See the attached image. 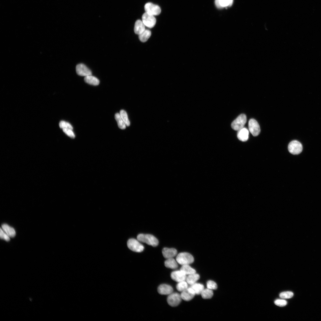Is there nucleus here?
I'll list each match as a JSON object with an SVG mask.
<instances>
[{
    "mask_svg": "<svg viewBox=\"0 0 321 321\" xmlns=\"http://www.w3.org/2000/svg\"><path fill=\"white\" fill-rule=\"evenodd\" d=\"M145 25L142 21L140 20L135 22L134 27V32L136 34L139 35L145 30Z\"/></svg>",
    "mask_w": 321,
    "mask_h": 321,
    "instance_id": "nucleus-16",
    "label": "nucleus"
},
{
    "mask_svg": "<svg viewBox=\"0 0 321 321\" xmlns=\"http://www.w3.org/2000/svg\"><path fill=\"white\" fill-rule=\"evenodd\" d=\"M182 298L180 294L177 292H172L168 295L167 299L168 304L172 307L178 305L181 302Z\"/></svg>",
    "mask_w": 321,
    "mask_h": 321,
    "instance_id": "nucleus-6",
    "label": "nucleus"
},
{
    "mask_svg": "<svg viewBox=\"0 0 321 321\" xmlns=\"http://www.w3.org/2000/svg\"><path fill=\"white\" fill-rule=\"evenodd\" d=\"M128 247L130 250L137 252H140L143 251L144 247L137 239H129L127 243Z\"/></svg>",
    "mask_w": 321,
    "mask_h": 321,
    "instance_id": "nucleus-4",
    "label": "nucleus"
},
{
    "mask_svg": "<svg viewBox=\"0 0 321 321\" xmlns=\"http://www.w3.org/2000/svg\"><path fill=\"white\" fill-rule=\"evenodd\" d=\"M215 3L217 7L219 8H222L219 4V0H215Z\"/></svg>",
    "mask_w": 321,
    "mask_h": 321,
    "instance_id": "nucleus-35",
    "label": "nucleus"
},
{
    "mask_svg": "<svg viewBox=\"0 0 321 321\" xmlns=\"http://www.w3.org/2000/svg\"><path fill=\"white\" fill-rule=\"evenodd\" d=\"M202 298L204 299H210L213 297V293L212 290L208 288L204 289L201 294Z\"/></svg>",
    "mask_w": 321,
    "mask_h": 321,
    "instance_id": "nucleus-25",
    "label": "nucleus"
},
{
    "mask_svg": "<svg viewBox=\"0 0 321 321\" xmlns=\"http://www.w3.org/2000/svg\"><path fill=\"white\" fill-rule=\"evenodd\" d=\"M199 278V275L196 273L188 275L185 281L188 284L191 285L196 283Z\"/></svg>",
    "mask_w": 321,
    "mask_h": 321,
    "instance_id": "nucleus-18",
    "label": "nucleus"
},
{
    "mask_svg": "<svg viewBox=\"0 0 321 321\" xmlns=\"http://www.w3.org/2000/svg\"><path fill=\"white\" fill-rule=\"evenodd\" d=\"M191 285L190 287L193 290L195 294H201L204 289V285L200 283H196Z\"/></svg>",
    "mask_w": 321,
    "mask_h": 321,
    "instance_id": "nucleus-21",
    "label": "nucleus"
},
{
    "mask_svg": "<svg viewBox=\"0 0 321 321\" xmlns=\"http://www.w3.org/2000/svg\"><path fill=\"white\" fill-rule=\"evenodd\" d=\"M274 303L277 306L283 307L285 306L287 304V301L283 299H277L274 301Z\"/></svg>",
    "mask_w": 321,
    "mask_h": 321,
    "instance_id": "nucleus-34",
    "label": "nucleus"
},
{
    "mask_svg": "<svg viewBox=\"0 0 321 321\" xmlns=\"http://www.w3.org/2000/svg\"><path fill=\"white\" fill-rule=\"evenodd\" d=\"M293 295V293L292 292H284L280 294L279 297L283 299H289L292 298Z\"/></svg>",
    "mask_w": 321,
    "mask_h": 321,
    "instance_id": "nucleus-28",
    "label": "nucleus"
},
{
    "mask_svg": "<svg viewBox=\"0 0 321 321\" xmlns=\"http://www.w3.org/2000/svg\"><path fill=\"white\" fill-rule=\"evenodd\" d=\"M84 80L86 83L94 86L97 85L100 83L99 80L92 75L85 76Z\"/></svg>",
    "mask_w": 321,
    "mask_h": 321,
    "instance_id": "nucleus-20",
    "label": "nucleus"
},
{
    "mask_svg": "<svg viewBox=\"0 0 321 321\" xmlns=\"http://www.w3.org/2000/svg\"><path fill=\"white\" fill-rule=\"evenodd\" d=\"M288 150L290 153L293 155H298L302 151L303 147L301 144L297 140L291 141L288 146Z\"/></svg>",
    "mask_w": 321,
    "mask_h": 321,
    "instance_id": "nucleus-5",
    "label": "nucleus"
},
{
    "mask_svg": "<svg viewBox=\"0 0 321 321\" xmlns=\"http://www.w3.org/2000/svg\"><path fill=\"white\" fill-rule=\"evenodd\" d=\"M219 4L221 7H230L233 4V0H219Z\"/></svg>",
    "mask_w": 321,
    "mask_h": 321,
    "instance_id": "nucleus-29",
    "label": "nucleus"
},
{
    "mask_svg": "<svg viewBox=\"0 0 321 321\" xmlns=\"http://www.w3.org/2000/svg\"><path fill=\"white\" fill-rule=\"evenodd\" d=\"M181 292L180 295L182 299L186 301H188L192 299L196 295L193 290L190 287H188Z\"/></svg>",
    "mask_w": 321,
    "mask_h": 321,
    "instance_id": "nucleus-12",
    "label": "nucleus"
},
{
    "mask_svg": "<svg viewBox=\"0 0 321 321\" xmlns=\"http://www.w3.org/2000/svg\"><path fill=\"white\" fill-rule=\"evenodd\" d=\"M115 118L117 122L118 127L122 129H125L126 125L122 119L119 113H117L115 114Z\"/></svg>",
    "mask_w": 321,
    "mask_h": 321,
    "instance_id": "nucleus-24",
    "label": "nucleus"
},
{
    "mask_svg": "<svg viewBox=\"0 0 321 321\" xmlns=\"http://www.w3.org/2000/svg\"><path fill=\"white\" fill-rule=\"evenodd\" d=\"M178 263L173 258L167 259L165 261L164 265L167 268L175 269L178 267Z\"/></svg>",
    "mask_w": 321,
    "mask_h": 321,
    "instance_id": "nucleus-19",
    "label": "nucleus"
},
{
    "mask_svg": "<svg viewBox=\"0 0 321 321\" xmlns=\"http://www.w3.org/2000/svg\"><path fill=\"white\" fill-rule=\"evenodd\" d=\"M162 253L164 257L167 259L175 256L177 254V251L174 248H164L162 250Z\"/></svg>",
    "mask_w": 321,
    "mask_h": 321,
    "instance_id": "nucleus-14",
    "label": "nucleus"
},
{
    "mask_svg": "<svg viewBox=\"0 0 321 321\" xmlns=\"http://www.w3.org/2000/svg\"><path fill=\"white\" fill-rule=\"evenodd\" d=\"M207 288L212 290L216 289L217 288L216 283L212 280H209L207 281Z\"/></svg>",
    "mask_w": 321,
    "mask_h": 321,
    "instance_id": "nucleus-31",
    "label": "nucleus"
},
{
    "mask_svg": "<svg viewBox=\"0 0 321 321\" xmlns=\"http://www.w3.org/2000/svg\"><path fill=\"white\" fill-rule=\"evenodd\" d=\"M62 130L65 134L71 138H75V136L72 130L68 128H64L62 129Z\"/></svg>",
    "mask_w": 321,
    "mask_h": 321,
    "instance_id": "nucleus-32",
    "label": "nucleus"
},
{
    "mask_svg": "<svg viewBox=\"0 0 321 321\" xmlns=\"http://www.w3.org/2000/svg\"><path fill=\"white\" fill-rule=\"evenodd\" d=\"M176 260L178 263L182 265L192 263L194 262V259L192 255L189 253L181 252L177 255Z\"/></svg>",
    "mask_w": 321,
    "mask_h": 321,
    "instance_id": "nucleus-2",
    "label": "nucleus"
},
{
    "mask_svg": "<svg viewBox=\"0 0 321 321\" xmlns=\"http://www.w3.org/2000/svg\"><path fill=\"white\" fill-rule=\"evenodd\" d=\"M247 121L246 116L245 114L239 115L231 124V127L234 130L238 131L244 127Z\"/></svg>",
    "mask_w": 321,
    "mask_h": 321,
    "instance_id": "nucleus-3",
    "label": "nucleus"
},
{
    "mask_svg": "<svg viewBox=\"0 0 321 321\" xmlns=\"http://www.w3.org/2000/svg\"><path fill=\"white\" fill-rule=\"evenodd\" d=\"M137 239L140 242L145 243L153 246H156L158 244V239L150 234H141L137 236Z\"/></svg>",
    "mask_w": 321,
    "mask_h": 321,
    "instance_id": "nucleus-1",
    "label": "nucleus"
},
{
    "mask_svg": "<svg viewBox=\"0 0 321 321\" xmlns=\"http://www.w3.org/2000/svg\"><path fill=\"white\" fill-rule=\"evenodd\" d=\"M76 71L78 75L81 76H86L92 75L91 70L83 64H77L76 67Z\"/></svg>",
    "mask_w": 321,
    "mask_h": 321,
    "instance_id": "nucleus-10",
    "label": "nucleus"
},
{
    "mask_svg": "<svg viewBox=\"0 0 321 321\" xmlns=\"http://www.w3.org/2000/svg\"><path fill=\"white\" fill-rule=\"evenodd\" d=\"M151 31L148 29H145L142 33L139 35V38L142 42H146L151 35Z\"/></svg>",
    "mask_w": 321,
    "mask_h": 321,
    "instance_id": "nucleus-22",
    "label": "nucleus"
},
{
    "mask_svg": "<svg viewBox=\"0 0 321 321\" xmlns=\"http://www.w3.org/2000/svg\"><path fill=\"white\" fill-rule=\"evenodd\" d=\"M142 19L145 26L150 28L153 27L156 23V19L154 16L146 12L143 15Z\"/></svg>",
    "mask_w": 321,
    "mask_h": 321,
    "instance_id": "nucleus-8",
    "label": "nucleus"
},
{
    "mask_svg": "<svg viewBox=\"0 0 321 321\" xmlns=\"http://www.w3.org/2000/svg\"><path fill=\"white\" fill-rule=\"evenodd\" d=\"M1 229L10 237H13L15 236L16 232L15 229L7 224H3Z\"/></svg>",
    "mask_w": 321,
    "mask_h": 321,
    "instance_id": "nucleus-17",
    "label": "nucleus"
},
{
    "mask_svg": "<svg viewBox=\"0 0 321 321\" xmlns=\"http://www.w3.org/2000/svg\"><path fill=\"white\" fill-rule=\"evenodd\" d=\"M176 287L178 291L182 292L188 288V284L185 280L181 281L178 282Z\"/></svg>",
    "mask_w": 321,
    "mask_h": 321,
    "instance_id": "nucleus-26",
    "label": "nucleus"
},
{
    "mask_svg": "<svg viewBox=\"0 0 321 321\" xmlns=\"http://www.w3.org/2000/svg\"><path fill=\"white\" fill-rule=\"evenodd\" d=\"M119 114L126 125L127 126H129L130 123L126 111L123 110H121L120 111Z\"/></svg>",
    "mask_w": 321,
    "mask_h": 321,
    "instance_id": "nucleus-27",
    "label": "nucleus"
},
{
    "mask_svg": "<svg viewBox=\"0 0 321 321\" xmlns=\"http://www.w3.org/2000/svg\"><path fill=\"white\" fill-rule=\"evenodd\" d=\"M144 9L146 12L154 16L159 15L161 12V9L158 5L151 2L145 4Z\"/></svg>",
    "mask_w": 321,
    "mask_h": 321,
    "instance_id": "nucleus-7",
    "label": "nucleus"
},
{
    "mask_svg": "<svg viewBox=\"0 0 321 321\" xmlns=\"http://www.w3.org/2000/svg\"><path fill=\"white\" fill-rule=\"evenodd\" d=\"M248 128L250 133L254 136H257L260 133V129L259 125L254 119H251L248 122Z\"/></svg>",
    "mask_w": 321,
    "mask_h": 321,
    "instance_id": "nucleus-9",
    "label": "nucleus"
},
{
    "mask_svg": "<svg viewBox=\"0 0 321 321\" xmlns=\"http://www.w3.org/2000/svg\"><path fill=\"white\" fill-rule=\"evenodd\" d=\"M249 132L246 128L243 127L238 131L237 137L238 139L242 141H247L248 138Z\"/></svg>",
    "mask_w": 321,
    "mask_h": 321,
    "instance_id": "nucleus-15",
    "label": "nucleus"
},
{
    "mask_svg": "<svg viewBox=\"0 0 321 321\" xmlns=\"http://www.w3.org/2000/svg\"><path fill=\"white\" fill-rule=\"evenodd\" d=\"M186 276L183 271L180 269L179 270H175L171 272L170 276L172 279L178 282L185 281Z\"/></svg>",
    "mask_w": 321,
    "mask_h": 321,
    "instance_id": "nucleus-11",
    "label": "nucleus"
},
{
    "mask_svg": "<svg viewBox=\"0 0 321 321\" xmlns=\"http://www.w3.org/2000/svg\"><path fill=\"white\" fill-rule=\"evenodd\" d=\"M173 290L171 286L166 284H161L158 288V293L163 295H169L173 292Z\"/></svg>",
    "mask_w": 321,
    "mask_h": 321,
    "instance_id": "nucleus-13",
    "label": "nucleus"
},
{
    "mask_svg": "<svg viewBox=\"0 0 321 321\" xmlns=\"http://www.w3.org/2000/svg\"><path fill=\"white\" fill-rule=\"evenodd\" d=\"M180 270L183 271L186 275H189L196 273V270L191 267L189 265H182Z\"/></svg>",
    "mask_w": 321,
    "mask_h": 321,
    "instance_id": "nucleus-23",
    "label": "nucleus"
},
{
    "mask_svg": "<svg viewBox=\"0 0 321 321\" xmlns=\"http://www.w3.org/2000/svg\"><path fill=\"white\" fill-rule=\"evenodd\" d=\"M59 126L62 129L68 128L72 130L73 129V127L71 125L69 122L64 121H61L59 123Z\"/></svg>",
    "mask_w": 321,
    "mask_h": 321,
    "instance_id": "nucleus-30",
    "label": "nucleus"
},
{
    "mask_svg": "<svg viewBox=\"0 0 321 321\" xmlns=\"http://www.w3.org/2000/svg\"><path fill=\"white\" fill-rule=\"evenodd\" d=\"M0 237L1 239L7 241L10 240V237L1 228H0Z\"/></svg>",
    "mask_w": 321,
    "mask_h": 321,
    "instance_id": "nucleus-33",
    "label": "nucleus"
}]
</instances>
